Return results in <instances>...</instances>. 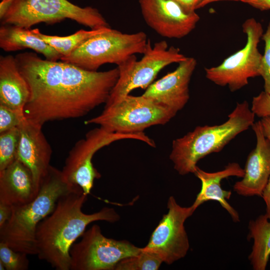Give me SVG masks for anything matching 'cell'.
Returning a JSON list of instances; mask_svg holds the SVG:
<instances>
[{
    "label": "cell",
    "instance_id": "obj_2",
    "mask_svg": "<svg viewBox=\"0 0 270 270\" xmlns=\"http://www.w3.org/2000/svg\"><path fill=\"white\" fill-rule=\"evenodd\" d=\"M87 199L88 195L76 187L61 196L52 212L38 226L36 255L56 270H70L71 246L89 224L99 220L114 222L120 220L114 209L108 207L94 213H84L82 208Z\"/></svg>",
    "mask_w": 270,
    "mask_h": 270
},
{
    "label": "cell",
    "instance_id": "obj_9",
    "mask_svg": "<svg viewBox=\"0 0 270 270\" xmlns=\"http://www.w3.org/2000/svg\"><path fill=\"white\" fill-rule=\"evenodd\" d=\"M124 139L137 140L152 147L156 146L154 142L144 132L122 134L99 126L88 132L85 138L76 142L69 152L62 170L64 180L70 184L80 188L85 194H90L94 180L101 176L92 164L94 154L104 146Z\"/></svg>",
    "mask_w": 270,
    "mask_h": 270
},
{
    "label": "cell",
    "instance_id": "obj_27",
    "mask_svg": "<svg viewBox=\"0 0 270 270\" xmlns=\"http://www.w3.org/2000/svg\"><path fill=\"white\" fill-rule=\"evenodd\" d=\"M262 39L264 42V50L260 62V76L264 81V91L270 94V20Z\"/></svg>",
    "mask_w": 270,
    "mask_h": 270
},
{
    "label": "cell",
    "instance_id": "obj_11",
    "mask_svg": "<svg viewBox=\"0 0 270 270\" xmlns=\"http://www.w3.org/2000/svg\"><path fill=\"white\" fill-rule=\"evenodd\" d=\"M82 236L70 249V270H114L120 261L141 251L128 240L106 237L96 224Z\"/></svg>",
    "mask_w": 270,
    "mask_h": 270
},
{
    "label": "cell",
    "instance_id": "obj_16",
    "mask_svg": "<svg viewBox=\"0 0 270 270\" xmlns=\"http://www.w3.org/2000/svg\"><path fill=\"white\" fill-rule=\"evenodd\" d=\"M256 137L255 148L249 154L242 179L236 182L234 190L244 196H262L270 176V143L264 136L260 120L252 126Z\"/></svg>",
    "mask_w": 270,
    "mask_h": 270
},
{
    "label": "cell",
    "instance_id": "obj_25",
    "mask_svg": "<svg viewBox=\"0 0 270 270\" xmlns=\"http://www.w3.org/2000/svg\"><path fill=\"white\" fill-rule=\"evenodd\" d=\"M26 253L17 252L0 242V262L6 270H27L30 262Z\"/></svg>",
    "mask_w": 270,
    "mask_h": 270
},
{
    "label": "cell",
    "instance_id": "obj_20",
    "mask_svg": "<svg viewBox=\"0 0 270 270\" xmlns=\"http://www.w3.org/2000/svg\"><path fill=\"white\" fill-rule=\"evenodd\" d=\"M0 47L6 52L30 48L49 60L56 61L62 58L54 48L36 36L32 29L14 25L1 24Z\"/></svg>",
    "mask_w": 270,
    "mask_h": 270
},
{
    "label": "cell",
    "instance_id": "obj_15",
    "mask_svg": "<svg viewBox=\"0 0 270 270\" xmlns=\"http://www.w3.org/2000/svg\"><path fill=\"white\" fill-rule=\"evenodd\" d=\"M18 128L20 138L16 159L30 170L38 192L50 166L52 148L42 131V126L26 118Z\"/></svg>",
    "mask_w": 270,
    "mask_h": 270
},
{
    "label": "cell",
    "instance_id": "obj_5",
    "mask_svg": "<svg viewBox=\"0 0 270 270\" xmlns=\"http://www.w3.org/2000/svg\"><path fill=\"white\" fill-rule=\"evenodd\" d=\"M65 19L91 30L110 28L98 9L82 8L68 0H4L0 3L2 24L30 28L41 22L54 24Z\"/></svg>",
    "mask_w": 270,
    "mask_h": 270
},
{
    "label": "cell",
    "instance_id": "obj_13",
    "mask_svg": "<svg viewBox=\"0 0 270 270\" xmlns=\"http://www.w3.org/2000/svg\"><path fill=\"white\" fill-rule=\"evenodd\" d=\"M146 24L158 35L168 38H182L196 28L200 18L188 13L173 0H138Z\"/></svg>",
    "mask_w": 270,
    "mask_h": 270
},
{
    "label": "cell",
    "instance_id": "obj_32",
    "mask_svg": "<svg viewBox=\"0 0 270 270\" xmlns=\"http://www.w3.org/2000/svg\"><path fill=\"white\" fill-rule=\"evenodd\" d=\"M262 197L266 205V212L265 214L270 219V176L263 190Z\"/></svg>",
    "mask_w": 270,
    "mask_h": 270
},
{
    "label": "cell",
    "instance_id": "obj_28",
    "mask_svg": "<svg viewBox=\"0 0 270 270\" xmlns=\"http://www.w3.org/2000/svg\"><path fill=\"white\" fill-rule=\"evenodd\" d=\"M250 109L258 117L270 118V94L264 90L254 96Z\"/></svg>",
    "mask_w": 270,
    "mask_h": 270
},
{
    "label": "cell",
    "instance_id": "obj_4",
    "mask_svg": "<svg viewBox=\"0 0 270 270\" xmlns=\"http://www.w3.org/2000/svg\"><path fill=\"white\" fill-rule=\"evenodd\" d=\"M255 115L248 103L238 102L228 120L218 125L198 126L174 140L170 158L180 175L194 173L198 162L207 155L220 152L230 140L252 127Z\"/></svg>",
    "mask_w": 270,
    "mask_h": 270
},
{
    "label": "cell",
    "instance_id": "obj_3",
    "mask_svg": "<svg viewBox=\"0 0 270 270\" xmlns=\"http://www.w3.org/2000/svg\"><path fill=\"white\" fill-rule=\"evenodd\" d=\"M76 187L64 180L62 170L50 166L36 196L27 204L12 206L10 220L0 229V242L16 251L36 254L38 224L52 212L61 196Z\"/></svg>",
    "mask_w": 270,
    "mask_h": 270
},
{
    "label": "cell",
    "instance_id": "obj_31",
    "mask_svg": "<svg viewBox=\"0 0 270 270\" xmlns=\"http://www.w3.org/2000/svg\"><path fill=\"white\" fill-rule=\"evenodd\" d=\"M243 2L260 10H270V0H243Z\"/></svg>",
    "mask_w": 270,
    "mask_h": 270
},
{
    "label": "cell",
    "instance_id": "obj_19",
    "mask_svg": "<svg viewBox=\"0 0 270 270\" xmlns=\"http://www.w3.org/2000/svg\"><path fill=\"white\" fill-rule=\"evenodd\" d=\"M30 96L28 84L20 72L15 57L0 56V104L23 110Z\"/></svg>",
    "mask_w": 270,
    "mask_h": 270
},
{
    "label": "cell",
    "instance_id": "obj_1",
    "mask_svg": "<svg viewBox=\"0 0 270 270\" xmlns=\"http://www.w3.org/2000/svg\"><path fill=\"white\" fill-rule=\"evenodd\" d=\"M14 57L30 90L24 116L42 126L84 116L106 104L119 76L118 67L90 71L62 60H44L32 52Z\"/></svg>",
    "mask_w": 270,
    "mask_h": 270
},
{
    "label": "cell",
    "instance_id": "obj_18",
    "mask_svg": "<svg viewBox=\"0 0 270 270\" xmlns=\"http://www.w3.org/2000/svg\"><path fill=\"white\" fill-rule=\"evenodd\" d=\"M38 192L28 168L16 159L0 171V202L12 206L32 201Z\"/></svg>",
    "mask_w": 270,
    "mask_h": 270
},
{
    "label": "cell",
    "instance_id": "obj_12",
    "mask_svg": "<svg viewBox=\"0 0 270 270\" xmlns=\"http://www.w3.org/2000/svg\"><path fill=\"white\" fill-rule=\"evenodd\" d=\"M168 212L164 214L142 250L150 252L161 260L171 264L184 258L190 248L184 222L194 211L192 207L179 205L174 198L170 196Z\"/></svg>",
    "mask_w": 270,
    "mask_h": 270
},
{
    "label": "cell",
    "instance_id": "obj_21",
    "mask_svg": "<svg viewBox=\"0 0 270 270\" xmlns=\"http://www.w3.org/2000/svg\"><path fill=\"white\" fill-rule=\"evenodd\" d=\"M249 237L254 240L248 259L254 270H265L270 256V219L266 214L251 220Z\"/></svg>",
    "mask_w": 270,
    "mask_h": 270
},
{
    "label": "cell",
    "instance_id": "obj_17",
    "mask_svg": "<svg viewBox=\"0 0 270 270\" xmlns=\"http://www.w3.org/2000/svg\"><path fill=\"white\" fill-rule=\"evenodd\" d=\"M244 173V169L236 162L230 163L224 170L212 172H205L197 166L194 174L200 180L202 186L191 206L193 210L195 211L200 205L207 201L214 200L218 202L228 212L234 222H239L238 212L227 201L230 198L232 192L222 188L221 181L230 176L242 178Z\"/></svg>",
    "mask_w": 270,
    "mask_h": 270
},
{
    "label": "cell",
    "instance_id": "obj_8",
    "mask_svg": "<svg viewBox=\"0 0 270 270\" xmlns=\"http://www.w3.org/2000/svg\"><path fill=\"white\" fill-rule=\"evenodd\" d=\"M139 60H137L136 55H133L117 66L118 78L105 106L120 100L136 88L146 89L163 68L170 64L179 63L187 58L181 53L179 48L169 47L164 40L152 46L149 40Z\"/></svg>",
    "mask_w": 270,
    "mask_h": 270
},
{
    "label": "cell",
    "instance_id": "obj_34",
    "mask_svg": "<svg viewBox=\"0 0 270 270\" xmlns=\"http://www.w3.org/2000/svg\"><path fill=\"white\" fill-rule=\"evenodd\" d=\"M222 0H231V1H236V2H239V1L242 2L241 0H203L201 2V3L198 5L197 9L202 8L206 6V4H209L211 2H218V1H222Z\"/></svg>",
    "mask_w": 270,
    "mask_h": 270
},
{
    "label": "cell",
    "instance_id": "obj_29",
    "mask_svg": "<svg viewBox=\"0 0 270 270\" xmlns=\"http://www.w3.org/2000/svg\"><path fill=\"white\" fill-rule=\"evenodd\" d=\"M12 212V206L0 202V229L10 220Z\"/></svg>",
    "mask_w": 270,
    "mask_h": 270
},
{
    "label": "cell",
    "instance_id": "obj_7",
    "mask_svg": "<svg viewBox=\"0 0 270 270\" xmlns=\"http://www.w3.org/2000/svg\"><path fill=\"white\" fill-rule=\"evenodd\" d=\"M148 40L144 32L126 34L110 28L90 38L60 60L88 70L98 71L104 64L118 66L132 56L143 54Z\"/></svg>",
    "mask_w": 270,
    "mask_h": 270
},
{
    "label": "cell",
    "instance_id": "obj_33",
    "mask_svg": "<svg viewBox=\"0 0 270 270\" xmlns=\"http://www.w3.org/2000/svg\"><path fill=\"white\" fill-rule=\"evenodd\" d=\"M260 120L264 135L270 143V118H262Z\"/></svg>",
    "mask_w": 270,
    "mask_h": 270
},
{
    "label": "cell",
    "instance_id": "obj_14",
    "mask_svg": "<svg viewBox=\"0 0 270 270\" xmlns=\"http://www.w3.org/2000/svg\"><path fill=\"white\" fill-rule=\"evenodd\" d=\"M178 64L174 71L153 82L142 94L176 114L189 100V84L197 62L187 57Z\"/></svg>",
    "mask_w": 270,
    "mask_h": 270
},
{
    "label": "cell",
    "instance_id": "obj_30",
    "mask_svg": "<svg viewBox=\"0 0 270 270\" xmlns=\"http://www.w3.org/2000/svg\"><path fill=\"white\" fill-rule=\"evenodd\" d=\"M177 2L188 13L195 12L203 0H173Z\"/></svg>",
    "mask_w": 270,
    "mask_h": 270
},
{
    "label": "cell",
    "instance_id": "obj_35",
    "mask_svg": "<svg viewBox=\"0 0 270 270\" xmlns=\"http://www.w3.org/2000/svg\"><path fill=\"white\" fill-rule=\"evenodd\" d=\"M241 1H242V2H243V0H241Z\"/></svg>",
    "mask_w": 270,
    "mask_h": 270
},
{
    "label": "cell",
    "instance_id": "obj_22",
    "mask_svg": "<svg viewBox=\"0 0 270 270\" xmlns=\"http://www.w3.org/2000/svg\"><path fill=\"white\" fill-rule=\"evenodd\" d=\"M110 28L86 30H80L68 36H60L46 35L38 28L32 29L34 34L50 46L62 57L66 56L92 36L106 31Z\"/></svg>",
    "mask_w": 270,
    "mask_h": 270
},
{
    "label": "cell",
    "instance_id": "obj_6",
    "mask_svg": "<svg viewBox=\"0 0 270 270\" xmlns=\"http://www.w3.org/2000/svg\"><path fill=\"white\" fill-rule=\"evenodd\" d=\"M176 113L142 95L128 94L120 100L105 106L99 115L85 122L106 130L126 134L144 133L153 126L168 123Z\"/></svg>",
    "mask_w": 270,
    "mask_h": 270
},
{
    "label": "cell",
    "instance_id": "obj_36",
    "mask_svg": "<svg viewBox=\"0 0 270 270\" xmlns=\"http://www.w3.org/2000/svg\"></svg>",
    "mask_w": 270,
    "mask_h": 270
},
{
    "label": "cell",
    "instance_id": "obj_10",
    "mask_svg": "<svg viewBox=\"0 0 270 270\" xmlns=\"http://www.w3.org/2000/svg\"><path fill=\"white\" fill-rule=\"evenodd\" d=\"M246 36L244 46L224 60L218 66L205 68L206 78L216 85L228 86L231 92L246 86L248 79L260 76L262 56L258 45L263 34L261 24L250 18L242 24Z\"/></svg>",
    "mask_w": 270,
    "mask_h": 270
},
{
    "label": "cell",
    "instance_id": "obj_23",
    "mask_svg": "<svg viewBox=\"0 0 270 270\" xmlns=\"http://www.w3.org/2000/svg\"><path fill=\"white\" fill-rule=\"evenodd\" d=\"M163 262L154 254L144 250L120 261L114 270H156Z\"/></svg>",
    "mask_w": 270,
    "mask_h": 270
},
{
    "label": "cell",
    "instance_id": "obj_24",
    "mask_svg": "<svg viewBox=\"0 0 270 270\" xmlns=\"http://www.w3.org/2000/svg\"><path fill=\"white\" fill-rule=\"evenodd\" d=\"M19 138L18 128L0 133V171L16 160Z\"/></svg>",
    "mask_w": 270,
    "mask_h": 270
},
{
    "label": "cell",
    "instance_id": "obj_26",
    "mask_svg": "<svg viewBox=\"0 0 270 270\" xmlns=\"http://www.w3.org/2000/svg\"><path fill=\"white\" fill-rule=\"evenodd\" d=\"M25 118L23 110L0 104V133L18 128Z\"/></svg>",
    "mask_w": 270,
    "mask_h": 270
}]
</instances>
